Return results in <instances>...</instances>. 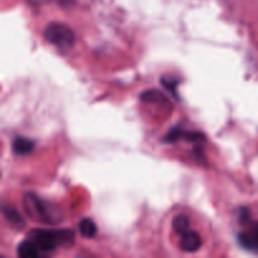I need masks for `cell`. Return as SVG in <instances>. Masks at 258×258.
Returning <instances> with one entry per match:
<instances>
[{"label":"cell","mask_w":258,"mask_h":258,"mask_svg":"<svg viewBox=\"0 0 258 258\" xmlns=\"http://www.w3.org/2000/svg\"><path fill=\"white\" fill-rule=\"evenodd\" d=\"M23 208L29 218L43 224H55L63 221L60 209L50 202L44 201L34 193H27L23 198Z\"/></svg>","instance_id":"obj_1"},{"label":"cell","mask_w":258,"mask_h":258,"mask_svg":"<svg viewBox=\"0 0 258 258\" xmlns=\"http://www.w3.org/2000/svg\"><path fill=\"white\" fill-rule=\"evenodd\" d=\"M43 37L48 43L54 45L62 52L70 50L76 42V34L72 28L59 22H53L48 24L43 30Z\"/></svg>","instance_id":"obj_3"},{"label":"cell","mask_w":258,"mask_h":258,"mask_svg":"<svg viewBox=\"0 0 258 258\" xmlns=\"http://www.w3.org/2000/svg\"><path fill=\"white\" fill-rule=\"evenodd\" d=\"M32 4L39 5V4H45V3H55V4L60 5V7H72L76 4V0H29Z\"/></svg>","instance_id":"obj_14"},{"label":"cell","mask_w":258,"mask_h":258,"mask_svg":"<svg viewBox=\"0 0 258 258\" xmlns=\"http://www.w3.org/2000/svg\"><path fill=\"white\" fill-rule=\"evenodd\" d=\"M189 227H190V222H189V218L186 216H176L173 219V223H171V228L179 236L188 232Z\"/></svg>","instance_id":"obj_11"},{"label":"cell","mask_w":258,"mask_h":258,"mask_svg":"<svg viewBox=\"0 0 258 258\" xmlns=\"http://www.w3.org/2000/svg\"><path fill=\"white\" fill-rule=\"evenodd\" d=\"M17 253L22 258H37L40 256V251L30 239L20 242L17 248Z\"/></svg>","instance_id":"obj_9"},{"label":"cell","mask_w":258,"mask_h":258,"mask_svg":"<svg viewBox=\"0 0 258 258\" xmlns=\"http://www.w3.org/2000/svg\"><path fill=\"white\" fill-rule=\"evenodd\" d=\"M179 140H186L189 141V143L201 144L202 141H204V136L203 134L197 133V131L184 130L183 127H179V126L173 127L165 136H164V141L169 144H174Z\"/></svg>","instance_id":"obj_4"},{"label":"cell","mask_w":258,"mask_h":258,"mask_svg":"<svg viewBox=\"0 0 258 258\" xmlns=\"http://www.w3.org/2000/svg\"><path fill=\"white\" fill-rule=\"evenodd\" d=\"M12 148L13 151H14L17 155L20 156H25V155H29L35 148V144L34 141L30 140V139L24 138V136H18L13 140L12 144Z\"/></svg>","instance_id":"obj_7"},{"label":"cell","mask_w":258,"mask_h":258,"mask_svg":"<svg viewBox=\"0 0 258 258\" xmlns=\"http://www.w3.org/2000/svg\"><path fill=\"white\" fill-rule=\"evenodd\" d=\"M202 247V237L198 232L188 231L180 236V249L184 252H197Z\"/></svg>","instance_id":"obj_6"},{"label":"cell","mask_w":258,"mask_h":258,"mask_svg":"<svg viewBox=\"0 0 258 258\" xmlns=\"http://www.w3.org/2000/svg\"><path fill=\"white\" fill-rule=\"evenodd\" d=\"M78 231L85 238H93L97 234V226L90 218H85L78 223Z\"/></svg>","instance_id":"obj_10"},{"label":"cell","mask_w":258,"mask_h":258,"mask_svg":"<svg viewBox=\"0 0 258 258\" xmlns=\"http://www.w3.org/2000/svg\"><path fill=\"white\" fill-rule=\"evenodd\" d=\"M3 216L10 226L18 229H22L24 227V219L14 206H3Z\"/></svg>","instance_id":"obj_8"},{"label":"cell","mask_w":258,"mask_h":258,"mask_svg":"<svg viewBox=\"0 0 258 258\" xmlns=\"http://www.w3.org/2000/svg\"><path fill=\"white\" fill-rule=\"evenodd\" d=\"M29 239L42 252H53L57 248L73 243L75 232L71 229H34Z\"/></svg>","instance_id":"obj_2"},{"label":"cell","mask_w":258,"mask_h":258,"mask_svg":"<svg viewBox=\"0 0 258 258\" xmlns=\"http://www.w3.org/2000/svg\"><path fill=\"white\" fill-rule=\"evenodd\" d=\"M141 100L145 101V102L149 103H154V102H168L166 98L164 97V95H161L159 91L156 90H149L146 92H144L141 95Z\"/></svg>","instance_id":"obj_12"},{"label":"cell","mask_w":258,"mask_h":258,"mask_svg":"<svg viewBox=\"0 0 258 258\" xmlns=\"http://www.w3.org/2000/svg\"><path fill=\"white\" fill-rule=\"evenodd\" d=\"M161 83L164 85V87L168 91H170L173 93V96L175 98H178V93H176V87L179 85V81L175 80L173 77H163L161 78Z\"/></svg>","instance_id":"obj_13"},{"label":"cell","mask_w":258,"mask_h":258,"mask_svg":"<svg viewBox=\"0 0 258 258\" xmlns=\"http://www.w3.org/2000/svg\"><path fill=\"white\" fill-rule=\"evenodd\" d=\"M248 223V227L238 234V242L243 248L258 252V222H251L248 219L243 224Z\"/></svg>","instance_id":"obj_5"}]
</instances>
